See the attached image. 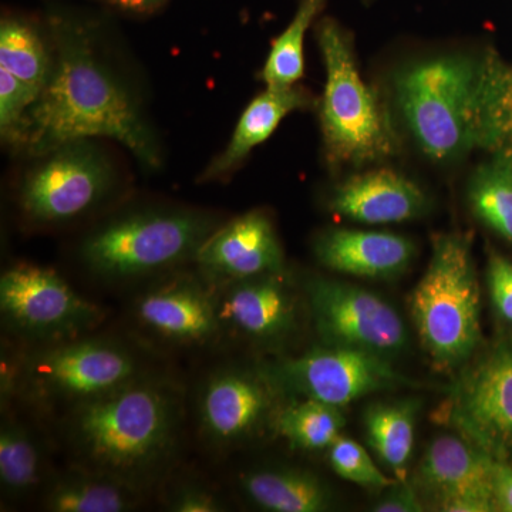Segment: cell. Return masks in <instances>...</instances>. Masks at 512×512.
Wrapping results in <instances>:
<instances>
[{"mask_svg":"<svg viewBox=\"0 0 512 512\" xmlns=\"http://www.w3.org/2000/svg\"><path fill=\"white\" fill-rule=\"evenodd\" d=\"M106 137L123 144L151 168L160 165L153 133L126 90L97 60L86 35L56 33L52 72L30 107L23 146L47 156L66 144Z\"/></svg>","mask_w":512,"mask_h":512,"instance_id":"6da1fadb","label":"cell"},{"mask_svg":"<svg viewBox=\"0 0 512 512\" xmlns=\"http://www.w3.org/2000/svg\"><path fill=\"white\" fill-rule=\"evenodd\" d=\"M76 466L143 491L173 457L183 423L175 384L147 375L74 407L63 416Z\"/></svg>","mask_w":512,"mask_h":512,"instance_id":"7a4b0ae2","label":"cell"},{"mask_svg":"<svg viewBox=\"0 0 512 512\" xmlns=\"http://www.w3.org/2000/svg\"><path fill=\"white\" fill-rule=\"evenodd\" d=\"M483 57L451 55L409 64L394 80L397 106L420 150L450 163L477 148Z\"/></svg>","mask_w":512,"mask_h":512,"instance_id":"3957f363","label":"cell"},{"mask_svg":"<svg viewBox=\"0 0 512 512\" xmlns=\"http://www.w3.org/2000/svg\"><path fill=\"white\" fill-rule=\"evenodd\" d=\"M480 312L470 235H436L429 266L410 298V313L437 369H456L474 355L481 342Z\"/></svg>","mask_w":512,"mask_h":512,"instance_id":"277c9868","label":"cell"},{"mask_svg":"<svg viewBox=\"0 0 512 512\" xmlns=\"http://www.w3.org/2000/svg\"><path fill=\"white\" fill-rule=\"evenodd\" d=\"M318 37L326 67L319 120L328 163L359 168L392 157L399 138L386 106L357 70L349 36L328 19Z\"/></svg>","mask_w":512,"mask_h":512,"instance_id":"5b68a950","label":"cell"},{"mask_svg":"<svg viewBox=\"0 0 512 512\" xmlns=\"http://www.w3.org/2000/svg\"><path fill=\"white\" fill-rule=\"evenodd\" d=\"M146 375L120 342L76 338L46 343L16 359L15 396L43 412H62Z\"/></svg>","mask_w":512,"mask_h":512,"instance_id":"8992f818","label":"cell"},{"mask_svg":"<svg viewBox=\"0 0 512 512\" xmlns=\"http://www.w3.org/2000/svg\"><path fill=\"white\" fill-rule=\"evenodd\" d=\"M215 229V221L200 212H133L93 231L84 239L80 254L92 274L126 281L194 259Z\"/></svg>","mask_w":512,"mask_h":512,"instance_id":"52a82bcc","label":"cell"},{"mask_svg":"<svg viewBox=\"0 0 512 512\" xmlns=\"http://www.w3.org/2000/svg\"><path fill=\"white\" fill-rule=\"evenodd\" d=\"M0 312L6 325L37 345L80 338L104 318L100 306L43 266L19 264L0 278Z\"/></svg>","mask_w":512,"mask_h":512,"instance_id":"ba28073f","label":"cell"},{"mask_svg":"<svg viewBox=\"0 0 512 512\" xmlns=\"http://www.w3.org/2000/svg\"><path fill=\"white\" fill-rule=\"evenodd\" d=\"M306 296L325 345L363 350L387 360L409 346L402 316L376 293L345 282L312 278L306 284Z\"/></svg>","mask_w":512,"mask_h":512,"instance_id":"9c48e42d","label":"cell"},{"mask_svg":"<svg viewBox=\"0 0 512 512\" xmlns=\"http://www.w3.org/2000/svg\"><path fill=\"white\" fill-rule=\"evenodd\" d=\"M436 417L497 460L512 453V339L461 373Z\"/></svg>","mask_w":512,"mask_h":512,"instance_id":"30bf717a","label":"cell"},{"mask_svg":"<svg viewBox=\"0 0 512 512\" xmlns=\"http://www.w3.org/2000/svg\"><path fill=\"white\" fill-rule=\"evenodd\" d=\"M282 393L342 407L404 383L389 360L345 346L325 345L265 370Z\"/></svg>","mask_w":512,"mask_h":512,"instance_id":"8fae6325","label":"cell"},{"mask_svg":"<svg viewBox=\"0 0 512 512\" xmlns=\"http://www.w3.org/2000/svg\"><path fill=\"white\" fill-rule=\"evenodd\" d=\"M20 188V205L33 221L57 224L86 214L110 187V170L86 141L66 144L47 154Z\"/></svg>","mask_w":512,"mask_h":512,"instance_id":"7c38bea8","label":"cell"},{"mask_svg":"<svg viewBox=\"0 0 512 512\" xmlns=\"http://www.w3.org/2000/svg\"><path fill=\"white\" fill-rule=\"evenodd\" d=\"M493 463L466 437L441 436L421 458L413 485L440 511H495Z\"/></svg>","mask_w":512,"mask_h":512,"instance_id":"4fadbf2b","label":"cell"},{"mask_svg":"<svg viewBox=\"0 0 512 512\" xmlns=\"http://www.w3.org/2000/svg\"><path fill=\"white\" fill-rule=\"evenodd\" d=\"M278 393L282 392L265 370H218L205 380L198 397L202 434L220 448L248 440L274 416Z\"/></svg>","mask_w":512,"mask_h":512,"instance_id":"5bb4252c","label":"cell"},{"mask_svg":"<svg viewBox=\"0 0 512 512\" xmlns=\"http://www.w3.org/2000/svg\"><path fill=\"white\" fill-rule=\"evenodd\" d=\"M138 328L174 346H204L222 335L217 292L210 282L177 276L153 286L134 303Z\"/></svg>","mask_w":512,"mask_h":512,"instance_id":"9a60e30c","label":"cell"},{"mask_svg":"<svg viewBox=\"0 0 512 512\" xmlns=\"http://www.w3.org/2000/svg\"><path fill=\"white\" fill-rule=\"evenodd\" d=\"M194 261L202 278L217 286L284 272L281 242L274 224L261 211L248 212L215 229Z\"/></svg>","mask_w":512,"mask_h":512,"instance_id":"2e32d148","label":"cell"},{"mask_svg":"<svg viewBox=\"0 0 512 512\" xmlns=\"http://www.w3.org/2000/svg\"><path fill=\"white\" fill-rule=\"evenodd\" d=\"M218 315L222 332L232 330L252 342H275L295 328V293L284 275L269 274L220 286Z\"/></svg>","mask_w":512,"mask_h":512,"instance_id":"e0dca14e","label":"cell"},{"mask_svg":"<svg viewBox=\"0 0 512 512\" xmlns=\"http://www.w3.org/2000/svg\"><path fill=\"white\" fill-rule=\"evenodd\" d=\"M329 208L362 224H397L423 215L427 197L409 177L382 167L350 175L336 185Z\"/></svg>","mask_w":512,"mask_h":512,"instance_id":"ac0fdd59","label":"cell"},{"mask_svg":"<svg viewBox=\"0 0 512 512\" xmlns=\"http://www.w3.org/2000/svg\"><path fill=\"white\" fill-rule=\"evenodd\" d=\"M315 255L330 271L359 278L387 279L409 268L416 248L409 238L392 232L335 228L316 239Z\"/></svg>","mask_w":512,"mask_h":512,"instance_id":"d6986e66","label":"cell"},{"mask_svg":"<svg viewBox=\"0 0 512 512\" xmlns=\"http://www.w3.org/2000/svg\"><path fill=\"white\" fill-rule=\"evenodd\" d=\"M311 96L302 87H266L242 113L231 141L201 175V181L224 177L245 157L274 134L281 121L295 110L306 109Z\"/></svg>","mask_w":512,"mask_h":512,"instance_id":"ffe728a7","label":"cell"},{"mask_svg":"<svg viewBox=\"0 0 512 512\" xmlns=\"http://www.w3.org/2000/svg\"><path fill=\"white\" fill-rule=\"evenodd\" d=\"M239 487L249 503L269 512H323L333 503L328 485L301 468L248 471L239 480Z\"/></svg>","mask_w":512,"mask_h":512,"instance_id":"44dd1931","label":"cell"},{"mask_svg":"<svg viewBox=\"0 0 512 512\" xmlns=\"http://www.w3.org/2000/svg\"><path fill=\"white\" fill-rule=\"evenodd\" d=\"M141 494L117 478L76 466L50 484L43 507L52 512H124L140 504Z\"/></svg>","mask_w":512,"mask_h":512,"instance_id":"7402d4cb","label":"cell"},{"mask_svg":"<svg viewBox=\"0 0 512 512\" xmlns=\"http://www.w3.org/2000/svg\"><path fill=\"white\" fill-rule=\"evenodd\" d=\"M477 148L512 157V67L494 53L483 56Z\"/></svg>","mask_w":512,"mask_h":512,"instance_id":"603a6c76","label":"cell"},{"mask_svg":"<svg viewBox=\"0 0 512 512\" xmlns=\"http://www.w3.org/2000/svg\"><path fill=\"white\" fill-rule=\"evenodd\" d=\"M417 410V400H397L373 404L363 417L367 443L400 481L413 454Z\"/></svg>","mask_w":512,"mask_h":512,"instance_id":"cb8c5ba5","label":"cell"},{"mask_svg":"<svg viewBox=\"0 0 512 512\" xmlns=\"http://www.w3.org/2000/svg\"><path fill=\"white\" fill-rule=\"evenodd\" d=\"M275 427L292 448L315 453L329 450L342 436L345 417L332 404L295 399L276 414Z\"/></svg>","mask_w":512,"mask_h":512,"instance_id":"d4e9b609","label":"cell"},{"mask_svg":"<svg viewBox=\"0 0 512 512\" xmlns=\"http://www.w3.org/2000/svg\"><path fill=\"white\" fill-rule=\"evenodd\" d=\"M468 202L478 220L512 244V157L495 154L477 168Z\"/></svg>","mask_w":512,"mask_h":512,"instance_id":"484cf974","label":"cell"},{"mask_svg":"<svg viewBox=\"0 0 512 512\" xmlns=\"http://www.w3.org/2000/svg\"><path fill=\"white\" fill-rule=\"evenodd\" d=\"M42 451L32 431L18 420L6 419L0 429V487L3 497L20 500L42 478Z\"/></svg>","mask_w":512,"mask_h":512,"instance_id":"4316f807","label":"cell"},{"mask_svg":"<svg viewBox=\"0 0 512 512\" xmlns=\"http://www.w3.org/2000/svg\"><path fill=\"white\" fill-rule=\"evenodd\" d=\"M326 0H301L295 18L284 33L272 45L262 80L266 87H291L302 79L305 73L303 42L313 19L325 8Z\"/></svg>","mask_w":512,"mask_h":512,"instance_id":"83f0119b","label":"cell"},{"mask_svg":"<svg viewBox=\"0 0 512 512\" xmlns=\"http://www.w3.org/2000/svg\"><path fill=\"white\" fill-rule=\"evenodd\" d=\"M52 60L39 35L18 20H6L0 28V69L42 93Z\"/></svg>","mask_w":512,"mask_h":512,"instance_id":"f1b7e54d","label":"cell"},{"mask_svg":"<svg viewBox=\"0 0 512 512\" xmlns=\"http://www.w3.org/2000/svg\"><path fill=\"white\" fill-rule=\"evenodd\" d=\"M328 453L330 466L343 480L380 491L396 483L376 466L365 447L349 437L340 436L329 447Z\"/></svg>","mask_w":512,"mask_h":512,"instance_id":"f546056e","label":"cell"},{"mask_svg":"<svg viewBox=\"0 0 512 512\" xmlns=\"http://www.w3.org/2000/svg\"><path fill=\"white\" fill-rule=\"evenodd\" d=\"M39 96V90L0 69V131L3 140L23 146L26 119Z\"/></svg>","mask_w":512,"mask_h":512,"instance_id":"4dcf8cb0","label":"cell"},{"mask_svg":"<svg viewBox=\"0 0 512 512\" xmlns=\"http://www.w3.org/2000/svg\"><path fill=\"white\" fill-rule=\"evenodd\" d=\"M488 289L495 311L512 323V262L497 252H491L487 268Z\"/></svg>","mask_w":512,"mask_h":512,"instance_id":"1f68e13d","label":"cell"},{"mask_svg":"<svg viewBox=\"0 0 512 512\" xmlns=\"http://www.w3.org/2000/svg\"><path fill=\"white\" fill-rule=\"evenodd\" d=\"M168 511L174 512H221L224 501L205 485L183 483L171 490L165 503Z\"/></svg>","mask_w":512,"mask_h":512,"instance_id":"d6a6232c","label":"cell"},{"mask_svg":"<svg viewBox=\"0 0 512 512\" xmlns=\"http://www.w3.org/2000/svg\"><path fill=\"white\" fill-rule=\"evenodd\" d=\"M423 500L419 491L406 480H397L390 487L384 488L382 497L373 505L376 512H421L424 511Z\"/></svg>","mask_w":512,"mask_h":512,"instance_id":"836d02e7","label":"cell"},{"mask_svg":"<svg viewBox=\"0 0 512 512\" xmlns=\"http://www.w3.org/2000/svg\"><path fill=\"white\" fill-rule=\"evenodd\" d=\"M493 495L495 511L512 512V467L494 458Z\"/></svg>","mask_w":512,"mask_h":512,"instance_id":"e575fe53","label":"cell"},{"mask_svg":"<svg viewBox=\"0 0 512 512\" xmlns=\"http://www.w3.org/2000/svg\"><path fill=\"white\" fill-rule=\"evenodd\" d=\"M106 2L119 6V8L133 10V12H148V10L156 9L165 0H106Z\"/></svg>","mask_w":512,"mask_h":512,"instance_id":"d590c367","label":"cell"}]
</instances>
